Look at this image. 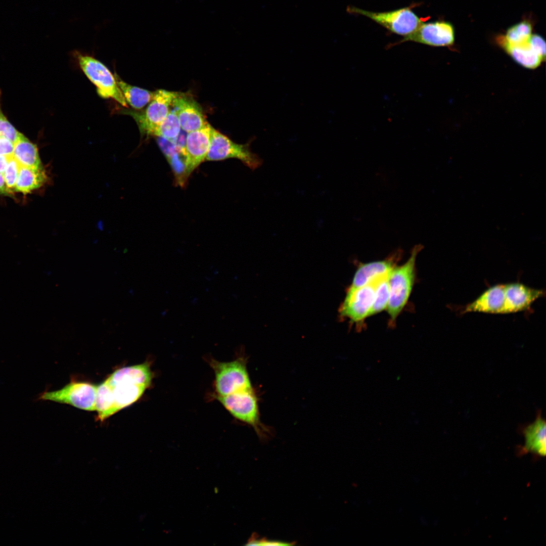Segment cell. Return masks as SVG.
<instances>
[{
  "instance_id": "1",
  "label": "cell",
  "mask_w": 546,
  "mask_h": 546,
  "mask_svg": "<svg viewBox=\"0 0 546 546\" xmlns=\"http://www.w3.org/2000/svg\"><path fill=\"white\" fill-rule=\"evenodd\" d=\"M422 247L421 245L415 246L407 260L400 266H394L390 272L389 298L386 309L389 315V325L391 327L395 326L412 291L416 258Z\"/></svg>"
},
{
  "instance_id": "2",
  "label": "cell",
  "mask_w": 546,
  "mask_h": 546,
  "mask_svg": "<svg viewBox=\"0 0 546 546\" xmlns=\"http://www.w3.org/2000/svg\"><path fill=\"white\" fill-rule=\"evenodd\" d=\"M214 374L212 395L224 396L252 388L247 369L246 360L238 357L230 361L208 359Z\"/></svg>"
},
{
  "instance_id": "3",
  "label": "cell",
  "mask_w": 546,
  "mask_h": 546,
  "mask_svg": "<svg viewBox=\"0 0 546 546\" xmlns=\"http://www.w3.org/2000/svg\"><path fill=\"white\" fill-rule=\"evenodd\" d=\"M75 54L81 69L96 86L99 95L105 99L112 98L123 106L127 107V103L115 76L108 68L92 56L83 55L78 52H76Z\"/></svg>"
},
{
  "instance_id": "4",
  "label": "cell",
  "mask_w": 546,
  "mask_h": 546,
  "mask_svg": "<svg viewBox=\"0 0 546 546\" xmlns=\"http://www.w3.org/2000/svg\"><path fill=\"white\" fill-rule=\"evenodd\" d=\"M236 419L253 427L260 437L264 438L265 430L259 421L257 397L249 389L224 396L212 395Z\"/></svg>"
},
{
  "instance_id": "5",
  "label": "cell",
  "mask_w": 546,
  "mask_h": 546,
  "mask_svg": "<svg viewBox=\"0 0 546 546\" xmlns=\"http://www.w3.org/2000/svg\"><path fill=\"white\" fill-rule=\"evenodd\" d=\"M388 274L377 276L361 287H349L339 308L340 315L352 323L359 324L363 322L369 316L379 283Z\"/></svg>"
},
{
  "instance_id": "6",
  "label": "cell",
  "mask_w": 546,
  "mask_h": 546,
  "mask_svg": "<svg viewBox=\"0 0 546 546\" xmlns=\"http://www.w3.org/2000/svg\"><path fill=\"white\" fill-rule=\"evenodd\" d=\"M236 158L254 170L262 164V160L252 152L249 143L239 144L212 127L209 150L205 160L218 161Z\"/></svg>"
},
{
  "instance_id": "7",
  "label": "cell",
  "mask_w": 546,
  "mask_h": 546,
  "mask_svg": "<svg viewBox=\"0 0 546 546\" xmlns=\"http://www.w3.org/2000/svg\"><path fill=\"white\" fill-rule=\"evenodd\" d=\"M347 11L367 17L391 32L404 36L414 31L422 22L410 7L388 12H375L348 6Z\"/></svg>"
},
{
  "instance_id": "8",
  "label": "cell",
  "mask_w": 546,
  "mask_h": 546,
  "mask_svg": "<svg viewBox=\"0 0 546 546\" xmlns=\"http://www.w3.org/2000/svg\"><path fill=\"white\" fill-rule=\"evenodd\" d=\"M97 387L86 382L72 381L60 390L41 393L37 400H50L94 411H96Z\"/></svg>"
},
{
  "instance_id": "9",
  "label": "cell",
  "mask_w": 546,
  "mask_h": 546,
  "mask_svg": "<svg viewBox=\"0 0 546 546\" xmlns=\"http://www.w3.org/2000/svg\"><path fill=\"white\" fill-rule=\"evenodd\" d=\"M178 94L177 92L158 89L154 92L153 99L145 111L125 109L121 110V113L132 117L142 133L148 127L159 124L165 118Z\"/></svg>"
},
{
  "instance_id": "10",
  "label": "cell",
  "mask_w": 546,
  "mask_h": 546,
  "mask_svg": "<svg viewBox=\"0 0 546 546\" xmlns=\"http://www.w3.org/2000/svg\"><path fill=\"white\" fill-rule=\"evenodd\" d=\"M412 41L434 47L452 45L454 41L453 27L450 23L435 21L423 23L398 43Z\"/></svg>"
},
{
  "instance_id": "11",
  "label": "cell",
  "mask_w": 546,
  "mask_h": 546,
  "mask_svg": "<svg viewBox=\"0 0 546 546\" xmlns=\"http://www.w3.org/2000/svg\"><path fill=\"white\" fill-rule=\"evenodd\" d=\"M172 108L177 116L181 128L188 132L200 129L208 123L200 105L188 94L178 93Z\"/></svg>"
},
{
  "instance_id": "12",
  "label": "cell",
  "mask_w": 546,
  "mask_h": 546,
  "mask_svg": "<svg viewBox=\"0 0 546 546\" xmlns=\"http://www.w3.org/2000/svg\"><path fill=\"white\" fill-rule=\"evenodd\" d=\"M504 303L502 314L523 311L544 295L542 290L532 288L522 283L505 284Z\"/></svg>"
},
{
  "instance_id": "13",
  "label": "cell",
  "mask_w": 546,
  "mask_h": 546,
  "mask_svg": "<svg viewBox=\"0 0 546 546\" xmlns=\"http://www.w3.org/2000/svg\"><path fill=\"white\" fill-rule=\"evenodd\" d=\"M212 127L207 123L201 128L188 133L185 150L189 176L205 160L210 146Z\"/></svg>"
},
{
  "instance_id": "14",
  "label": "cell",
  "mask_w": 546,
  "mask_h": 546,
  "mask_svg": "<svg viewBox=\"0 0 546 546\" xmlns=\"http://www.w3.org/2000/svg\"><path fill=\"white\" fill-rule=\"evenodd\" d=\"M149 361L131 366L117 369L107 378L111 386L120 383H131L144 385L149 388L154 378Z\"/></svg>"
},
{
  "instance_id": "15",
  "label": "cell",
  "mask_w": 546,
  "mask_h": 546,
  "mask_svg": "<svg viewBox=\"0 0 546 546\" xmlns=\"http://www.w3.org/2000/svg\"><path fill=\"white\" fill-rule=\"evenodd\" d=\"M505 284L489 287L473 302L468 304L463 311L502 314L504 303Z\"/></svg>"
},
{
  "instance_id": "16",
  "label": "cell",
  "mask_w": 546,
  "mask_h": 546,
  "mask_svg": "<svg viewBox=\"0 0 546 546\" xmlns=\"http://www.w3.org/2000/svg\"><path fill=\"white\" fill-rule=\"evenodd\" d=\"M396 254L382 260L360 264L357 268L350 287L363 286L375 277L390 272L394 268L397 259Z\"/></svg>"
},
{
  "instance_id": "17",
  "label": "cell",
  "mask_w": 546,
  "mask_h": 546,
  "mask_svg": "<svg viewBox=\"0 0 546 546\" xmlns=\"http://www.w3.org/2000/svg\"><path fill=\"white\" fill-rule=\"evenodd\" d=\"M525 438L524 449L544 456L546 449L545 422L539 415L524 430Z\"/></svg>"
},
{
  "instance_id": "18",
  "label": "cell",
  "mask_w": 546,
  "mask_h": 546,
  "mask_svg": "<svg viewBox=\"0 0 546 546\" xmlns=\"http://www.w3.org/2000/svg\"><path fill=\"white\" fill-rule=\"evenodd\" d=\"M13 157L21 166L42 168L37 147L22 133L14 143Z\"/></svg>"
},
{
  "instance_id": "19",
  "label": "cell",
  "mask_w": 546,
  "mask_h": 546,
  "mask_svg": "<svg viewBox=\"0 0 546 546\" xmlns=\"http://www.w3.org/2000/svg\"><path fill=\"white\" fill-rule=\"evenodd\" d=\"M501 44L506 52L518 64L528 69H535L541 64L542 58L527 42L520 44H510L500 39Z\"/></svg>"
},
{
  "instance_id": "20",
  "label": "cell",
  "mask_w": 546,
  "mask_h": 546,
  "mask_svg": "<svg viewBox=\"0 0 546 546\" xmlns=\"http://www.w3.org/2000/svg\"><path fill=\"white\" fill-rule=\"evenodd\" d=\"M111 387L114 401L113 415L136 401L148 388L144 385L131 383H120Z\"/></svg>"
},
{
  "instance_id": "21",
  "label": "cell",
  "mask_w": 546,
  "mask_h": 546,
  "mask_svg": "<svg viewBox=\"0 0 546 546\" xmlns=\"http://www.w3.org/2000/svg\"><path fill=\"white\" fill-rule=\"evenodd\" d=\"M47 176L43 168H31L21 166L14 191L23 194L31 193L41 187Z\"/></svg>"
},
{
  "instance_id": "22",
  "label": "cell",
  "mask_w": 546,
  "mask_h": 546,
  "mask_svg": "<svg viewBox=\"0 0 546 546\" xmlns=\"http://www.w3.org/2000/svg\"><path fill=\"white\" fill-rule=\"evenodd\" d=\"M114 76L127 103L134 109H141L152 100L154 92L124 82L115 72Z\"/></svg>"
},
{
  "instance_id": "23",
  "label": "cell",
  "mask_w": 546,
  "mask_h": 546,
  "mask_svg": "<svg viewBox=\"0 0 546 546\" xmlns=\"http://www.w3.org/2000/svg\"><path fill=\"white\" fill-rule=\"evenodd\" d=\"M180 129L178 118L172 108L161 122L148 127L141 133L172 141L178 135Z\"/></svg>"
},
{
  "instance_id": "24",
  "label": "cell",
  "mask_w": 546,
  "mask_h": 546,
  "mask_svg": "<svg viewBox=\"0 0 546 546\" xmlns=\"http://www.w3.org/2000/svg\"><path fill=\"white\" fill-rule=\"evenodd\" d=\"M114 404L112 388L106 379L97 387L96 411L98 412V420L103 422L113 415Z\"/></svg>"
},
{
  "instance_id": "25",
  "label": "cell",
  "mask_w": 546,
  "mask_h": 546,
  "mask_svg": "<svg viewBox=\"0 0 546 546\" xmlns=\"http://www.w3.org/2000/svg\"><path fill=\"white\" fill-rule=\"evenodd\" d=\"M530 23L524 21L510 27L501 40L510 44H520L527 42L531 35Z\"/></svg>"
},
{
  "instance_id": "26",
  "label": "cell",
  "mask_w": 546,
  "mask_h": 546,
  "mask_svg": "<svg viewBox=\"0 0 546 546\" xmlns=\"http://www.w3.org/2000/svg\"><path fill=\"white\" fill-rule=\"evenodd\" d=\"M390 272L382 278L377 287L374 301L369 316L377 314L387 308L389 298Z\"/></svg>"
},
{
  "instance_id": "27",
  "label": "cell",
  "mask_w": 546,
  "mask_h": 546,
  "mask_svg": "<svg viewBox=\"0 0 546 546\" xmlns=\"http://www.w3.org/2000/svg\"><path fill=\"white\" fill-rule=\"evenodd\" d=\"M167 160L173 171L176 183L179 186H183L189 177L186 155L177 151Z\"/></svg>"
},
{
  "instance_id": "28",
  "label": "cell",
  "mask_w": 546,
  "mask_h": 546,
  "mask_svg": "<svg viewBox=\"0 0 546 546\" xmlns=\"http://www.w3.org/2000/svg\"><path fill=\"white\" fill-rule=\"evenodd\" d=\"M20 167V165L13 157L10 159L3 174L7 187L11 193L12 191H14Z\"/></svg>"
},
{
  "instance_id": "29",
  "label": "cell",
  "mask_w": 546,
  "mask_h": 546,
  "mask_svg": "<svg viewBox=\"0 0 546 546\" xmlns=\"http://www.w3.org/2000/svg\"><path fill=\"white\" fill-rule=\"evenodd\" d=\"M20 133L3 114L0 102V136L6 138L14 144L18 140Z\"/></svg>"
},
{
  "instance_id": "30",
  "label": "cell",
  "mask_w": 546,
  "mask_h": 546,
  "mask_svg": "<svg viewBox=\"0 0 546 546\" xmlns=\"http://www.w3.org/2000/svg\"><path fill=\"white\" fill-rule=\"evenodd\" d=\"M528 41L534 50L544 60L545 42L543 37L538 34H531Z\"/></svg>"
},
{
  "instance_id": "31",
  "label": "cell",
  "mask_w": 546,
  "mask_h": 546,
  "mask_svg": "<svg viewBox=\"0 0 546 546\" xmlns=\"http://www.w3.org/2000/svg\"><path fill=\"white\" fill-rule=\"evenodd\" d=\"M156 141L167 159L177 152L171 141L162 137H156Z\"/></svg>"
},
{
  "instance_id": "32",
  "label": "cell",
  "mask_w": 546,
  "mask_h": 546,
  "mask_svg": "<svg viewBox=\"0 0 546 546\" xmlns=\"http://www.w3.org/2000/svg\"><path fill=\"white\" fill-rule=\"evenodd\" d=\"M188 132L181 128L176 137L171 141L174 145L177 151L186 155V145Z\"/></svg>"
},
{
  "instance_id": "33",
  "label": "cell",
  "mask_w": 546,
  "mask_h": 546,
  "mask_svg": "<svg viewBox=\"0 0 546 546\" xmlns=\"http://www.w3.org/2000/svg\"><path fill=\"white\" fill-rule=\"evenodd\" d=\"M14 144L10 140L0 136V155L13 156Z\"/></svg>"
},
{
  "instance_id": "34",
  "label": "cell",
  "mask_w": 546,
  "mask_h": 546,
  "mask_svg": "<svg viewBox=\"0 0 546 546\" xmlns=\"http://www.w3.org/2000/svg\"><path fill=\"white\" fill-rule=\"evenodd\" d=\"M290 544L291 543L286 542L268 540L263 538L258 540L255 538V537H251L247 544L248 545H286Z\"/></svg>"
},
{
  "instance_id": "35",
  "label": "cell",
  "mask_w": 546,
  "mask_h": 546,
  "mask_svg": "<svg viewBox=\"0 0 546 546\" xmlns=\"http://www.w3.org/2000/svg\"><path fill=\"white\" fill-rule=\"evenodd\" d=\"M12 157H8L4 155H0V172L3 174L8 164L10 159L12 158Z\"/></svg>"
},
{
  "instance_id": "36",
  "label": "cell",
  "mask_w": 546,
  "mask_h": 546,
  "mask_svg": "<svg viewBox=\"0 0 546 546\" xmlns=\"http://www.w3.org/2000/svg\"><path fill=\"white\" fill-rule=\"evenodd\" d=\"M10 193L7 187L4 175L0 172V194L7 195Z\"/></svg>"
}]
</instances>
